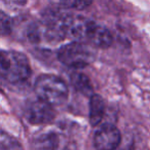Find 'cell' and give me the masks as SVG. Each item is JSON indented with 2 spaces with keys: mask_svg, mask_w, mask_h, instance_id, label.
<instances>
[{
  "mask_svg": "<svg viewBox=\"0 0 150 150\" xmlns=\"http://www.w3.org/2000/svg\"><path fill=\"white\" fill-rule=\"evenodd\" d=\"M34 90L40 100L52 106H58L68 99V88L64 80L50 74L41 75L36 79Z\"/></svg>",
  "mask_w": 150,
  "mask_h": 150,
  "instance_id": "7a4b0ae2",
  "label": "cell"
},
{
  "mask_svg": "<svg viewBox=\"0 0 150 150\" xmlns=\"http://www.w3.org/2000/svg\"><path fill=\"white\" fill-rule=\"evenodd\" d=\"M25 117L32 125H44L52 120L54 111L52 105L47 104L39 98L29 100L24 108Z\"/></svg>",
  "mask_w": 150,
  "mask_h": 150,
  "instance_id": "277c9868",
  "label": "cell"
},
{
  "mask_svg": "<svg viewBox=\"0 0 150 150\" xmlns=\"http://www.w3.org/2000/svg\"><path fill=\"white\" fill-rule=\"evenodd\" d=\"M0 24H1V32H2V34H8L9 32H11V21H9L8 17H7L4 13H1Z\"/></svg>",
  "mask_w": 150,
  "mask_h": 150,
  "instance_id": "8fae6325",
  "label": "cell"
},
{
  "mask_svg": "<svg viewBox=\"0 0 150 150\" xmlns=\"http://www.w3.org/2000/svg\"><path fill=\"white\" fill-rule=\"evenodd\" d=\"M121 136L117 127L104 125L96 132L94 144L96 150H115L120 144Z\"/></svg>",
  "mask_w": 150,
  "mask_h": 150,
  "instance_id": "5b68a950",
  "label": "cell"
},
{
  "mask_svg": "<svg viewBox=\"0 0 150 150\" xmlns=\"http://www.w3.org/2000/svg\"><path fill=\"white\" fill-rule=\"evenodd\" d=\"M105 114V104L99 95H94L90 100V122L96 127L102 121Z\"/></svg>",
  "mask_w": 150,
  "mask_h": 150,
  "instance_id": "52a82bcc",
  "label": "cell"
},
{
  "mask_svg": "<svg viewBox=\"0 0 150 150\" xmlns=\"http://www.w3.org/2000/svg\"><path fill=\"white\" fill-rule=\"evenodd\" d=\"M37 146L40 150H56L59 146V139L54 134H47L38 139Z\"/></svg>",
  "mask_w": 150,
  "mask_h": 150,
  "instance_id": "30bf717a",
  "label": "cell"
},
{
  "mask_svg": "<svg viewBox=\"0 0 150 150\" xmlns=\"http://www.w3.org/2000/svg\"><path fill=\"white\" fill-rule=\"evenodd\" d=\"M94 52L86 44L80 42H71L62 46L58 52V58L70 68H83L94 60Z\"/></svg>",
  "mask_w": 150,
  "mask_h": 150,
  "instance_id": "3957f363",
  "label": "cell"
},
{
  "mask_svg": "<svg viewBox=\"0 0 150 150\" xmlns=\"http://www.w3.org/2000/svg\"><path fill=\"white\" fill-rule=\"evenodd\" d=\"M0 150H24L20 142L5 132H1L0 136Z\"/></svg>",
  "mask_w": 150,
  "mask_h": 150,
  "instance_id": "9c48e42d",
  "label": "cell"
},
{
  "mask_svg": "<svg viewBox=\"0 0 150 150\" xmlns=\"http://www.w3.org/2000/svg\"><path fill=\"white\" fill-rule=\"evenodd\" d=\"M91 1H66V2H62L63 5L68 7H74L77 9H84L91 5Z\"/></svg>",
  "mask_w": 150,
  "mask_h": 150,
  "instance_id": "7c38bea8",
  "label": "cell"
},
{
  "mask_svg": "<svg viewBox=\"0 0 150 150\" xmlns=\"http://www.w3.org/2000/svg\"><path fill=\"white\" fill-rule=\"evenodd\" d=\"M65 150H77V149H76V147H75L74 145H71V146H68L67 148H65Z\"/></svg>",
  "mask_w": 150,
  "mask_h": 150,
  "instance_id": "4fadbf2b",
  "label": "cell"
},
{
  "mask_svg": "<svg viewBox=\"0 0 150 150\" xmlns=\"http://www.w3.org/2000/svg\"><path fill=\"white\" fill-rule=\"evenodd\" d=\"M71 82H72L73 86H75L76 90L81 92L86 96L93 97V86L91 84V81L86 75L82 73L75 72L71 74Z\"/></svg>",
  "mask_w": 150,
  "mask_h": 150,
  "instance_id": "ba28073f",
  "label": "cell"
},
{
  "mask_svg": "<svg viewBox=\"0 0 150 150\" xmlns=\"http://www.w3.org/2000/svg\"><path fill=\"white\" fill-rule=\"evenodd\" d=\"M0 74L3 79L11 83L26 81L31 75L27 57L15 50H2L0 56Z\"/></svg>",
  "mask_w": 150,
  "mask_h": 150,
  "instance_id": "6da1fadb",
  "label": "cell"
},
{
  "mask_svg": "<svg viewBox=\"0 0 150 150\" xmlns=\"http://www.w3.org/2000/svg\"><path fill=\"white\" fill-rule=\"evenodd\" d=\"M84 38L96 47L106 48L112 43V35L110 32L106 28L90 21L88 23Z\"/></svg>",
  "mask_w": 150,
  "mask_h": 150,
  "instance_id": "8992f818",
  "label": "cell"
}]
</instances>
